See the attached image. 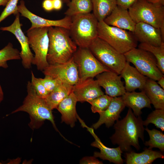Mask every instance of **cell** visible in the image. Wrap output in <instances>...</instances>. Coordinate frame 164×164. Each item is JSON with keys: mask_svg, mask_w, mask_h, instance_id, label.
Masks as SVG:
<instances>
[{"mask_svg": "<svg viewBox=\"0 0 164 164\" xmlns=\"http://www.w3.org/2000/svg\"><path fill=\"white\" fill-rule=\"evenodd\" d=\"M137 41L155 46L161 45L163 41L159 29L142 22L136 23L133 32Z\"/></svg>", "mask_w": 164, "mask_h": 164, "instance_id": "17", "label": "cell"}, {"mask_svg": "<svg viewBox=\"0 0 164 164\" xmlns=\"http://www.w3.org/2000/svg\"><path fill=\"white\" fill-rule=\"evenodd\" d=\"M4 98V93L0 84V103L2 101Z\"/></svg>", "mask_w": 164, "mask_h": 164, "instance_id": "43", "label": "cell"}, {"mask_svg": "<svg viewBox=\"0 0 164 164\" xmlns=\"http://www.w3.org/2000/svg\"><path fill=\"white\" fill-rule=\"evenodd\" d=\"M98 22L93 13L71 17L69 30L71 38L78 47L88 48L92 41L97 36Z\"/></svg>", "mask_w": 164, "mask_h": 164, "instance_id": "4", "label": "cell"}, {"mask_svg": "<svg viewBox=\"0 0 164 164\" xmlns=\"http://www.w3.org/2000/svg\"><path fill=\"white\" fill-rule=\"evenodd\" d=\"M44 78H39L49 94L62 82L59 80L48 75H45Z\"/></svg>", "mask_w": 164, "mask_h": 164, "instance_id": "35", "label": "cell"}, {"mask_svg": "<svg viewBox=\"0 0 164 164\" xmlns=\"http://www.w3.org/2000/svg\"><path fill=\"white\" fill-rule=\"evenodd\" d=\"M97 36L123 54L137 46L133 32L109 25L104 21L98 22Z\"/></svg>", "mask_w": 164, "mask_h": 164, "instance_id": "5", "label": "cell"}, {"mask_svg": "<svg viewBox=\"0 0 164 164\" xmlns=\"http://www.w3.org/2000/svg\"><path fill=\"white\" fill-rule=\"evenodd\" d=\"M118 5L128 9L137 0H116Z\"/></svg>", "mask_w": 164, "mask_h": 164, "instance_id": "37", "label": "cell"}, {"mask_svg": "<svg viewBox=\"0 0 164 164\" xmlns=\"http://www.w3.org/2000/svg\"><path fill=\"white\" fill-rule=\"evenodd\" d=\"M138 48L151 53L156 59L157 66L162 73H164V42L157 46L145 43H140Z\"/></svg>", "mask_w": 164, "mask_h": 164, "instance_id": "28", "label": "cell"}, {"mask_svg": "<svg viewBox=\"0 0 164 164\" xmlns=\"http://www.w3.org/2000/svg\"><path fill=\"white\" fill-rule=\"evenodd\" d=\"M91 132L95 140L91 143V145L99 149L100 150V152H94V157H99L103 160H108L110 162L116 164L123 163L124 160L121 157V154L123 152L119 146L116 148H110L106 147L93 132Z\"/></svg>", "mask_w": 164, "mask_h": 164, "instance_id": "22", "label": "cell"}, {"mask_svg": "<svg viewBox=\"0 0 164 164\" xmlns=\"http://www.w3.org/2000/svg\"><path fill=\"white\" fill-rule=\"evenodd\" d=\"M149 136L150 139L145 141V146H149V149L154 148L159 149L160 151H164V135L162 132L154 128L150 130L147 128H145Z\"/></svg>", "mask_w": 164, "mask_h": 164, "instance_id": "30", "label": "cell"}, {"mask_svg": "<svg viewBox=\"0 0 164 164\" xmlns=\"http://www.w3.org/2000/svg\"><path fill=\"white\" fill-rule=\"evenodd\" d=\"M95 77L99 85L105 90L106 94L112 97L122 96L126 92L121 76L114 72L105 71Z\"/></svg>", "mask_w": 164, "mask_h": 164, "instance_id": "14", "label": "cell"}, {"mask_svg": "<svg viewBox=\"0 0 164 164\" xmlns=\"http://www.w3.org/2000/svg\"><path fill=\"white\" fill-rule=\"evenodd\" d=\"M77 66L80 81L93 78L109 70L94 56L88 48L79 47L73 56Z\"/></svg>", "mask_w": 164, "mask_h": 164, "instance_id": "10", "label": "cell"}, {"mask_svg": "<svg viewBox=\"0 0 164 164\" xmlns=\"http://www.w3.org/2000/svg\"><path fill=\"white\" fill-rule=\"evenodd\" d=\"M88 48L102 65L120 75L127 62L123 54L98 36L92 41Z\"/></svg>", "mask_w": 164, "mask_h": 164, "instance_id": "6", "label": "cell"}, {"mask_svg": "<svg viewBox=\"0 0 164 164\" xmlns=\"http://www.w3.org/2000/svg\"><path fill=\"white\" fill-rule=\"evenodd\" d=\"M147 1L154 3L161 4L164 5V0H146Z\"/></svg>", "mask_w": 164, "mask_h": 164, "instance_id": "41", "label": "cell"}, {"mask_svg": "<svg viewBox=\"0 0 164 164\" xmlns=\"http://www.w3.org/2000/svg\"><path fill=\"white\" fill-rule=\"evenodd\" d=\"M126 152L127 164H150L157 159L164 158V155L161 152L147 148L141 153H136L132 150Z\"/></svg>", "mask_w": 164, "mask_h": 164, "instance_id": "23", "label": "cell"}, {"mask_svg": "<svg viewBox=\"0 0 164 164\" xmlns=\"http://www.w3.org/2000/svg\"><path fill=\"white\" fill-rule=\"evenodd\" d=\"M27 95L22 104L11 113L12 114L19 111L28 113L30 121L29 126L33 130L39 128L45 120L50 121L55 129L56 127L52 113L45 99L39 97L32 87L31 82L28 81L27 85Z\"/></svg>", "mask_w": 164, "mask_h": 164, "instance_id": "3", "label": "cell"}, {"mask_svg": "<svg viewBox=\"0 0 164 164\" xmlns=\"http://www.w3.org/2000/svg\"><path fill=\"white\" fill-rule=\"evenodd\" d=\"M126 61L132 63L141 74L157 81L164 76L158 67L156 58L151 53L135 48L124 54Z\"/></svg>", "mask_w": 164, "mask_h": 164, "instance_id": "9", "label": "cell"}, {"mask_svg": "<svg viewBox=\"0 0 164 164\" xmlns=\"http://www.w3.org/2000/svg\"><path fill=\"white\" fill-rule=\"evenodd\" d=\"M20 59L19 51L14 48L11 43L0 50V67L7 68L8 67V61Z\"/></svg>", "mask_w": 164, "mask_h": 164, "instance_id": "29", "label": "cell"}, {"mask_svg": "<svg viewBox=\"0 0 164 164\" xmlns=\"http://www.w3.org/2000/svg\"><path fill=\"white\" fill-rule=\"evenodd\" d=\"M72 92L77 102H87L89 103L104 94L96 80L93 78L80 81L73 86Z\"/></svg>", "mask_w": 164, "mask_h": 164, "instance_id": "15", "label": "cell"}, {"mask_svg": "<svg viewBox=\"0 0 164 164\" xmlns=\"http://www.w3.org/2000/svg\"><path fill=\"white\" fill-rule=\"evenodd\" d=\"M113 97L103 94L92 100L89 103L91 104L92 112L99 113L105 110L108 107Z\"/></svg>", "mask_w": 164, "mask_h": 164, "instance_id": "32", "label": "cell"}, {"mask_svg": "<svg viewBox=\"0 0 164 164\" xmlns=\"http://www.w3.org/2000/svg\"><path fill=\"white\" fill-rule=\"evenodd\" d=\"M31 83L36 94L41 98L44 99L46 98L49 93L39 78L35 77L32 71H31Z\"/></svg>", "mask_w": 164, "mask_h": 164, "instance_id": "33", "label": "cell"}, {"mask_svg": "<svg viewBox=\"0 0 164 164\" xmlns=\"http://www.w3.org/2000/svg\"><path fill=\"white\" fill-rule=\"evenodd\" d=\"M93 14L98 22L104 21L117 5L116 0H91Z\"/></svg>", "mask_w": 164, "mask_h": 164, "instance_id": "26", "label": "cell"}, {"mask_svg": "<svg viewBox=\"0 0 164 164\" xmlns=\"http://www.w3.org/2000/svg\"><path fill=\"white\" fill-rule=\"evenodd\" d=\"M154 124L157 128L164 131V109H155L148 116L146 119L143 121V125L147 126L149 124Z\"/></svg>", "mask_w": 164, "mask_h": 164, "instance_id": "31", "label": "cell"}, {"mask_svg": "<svg viewBox=\"0 0 164 164\" xmlns=\"http://www.w3.org/2000/svg\"></svg>", "mask_w": 164, "mask_h": 164, "instance_id": "45", "label": "cell"}, {"mask_svg": "<svg viewBox=\"0 0 164 164\" xmlns=\"http://www.w3.org/2000/svg\"><path fill=\"white\" fill-rule=\"evenodd\" d=\"M80 162L82 164H103L102 162L99 161L94 156L84 157L80 160Z\"/></svg>", "mask_w": 164, "mask_h": 164, "instance_id": "36", "label": "cell"}, {"mask_svg": "<svg viewBox=\"0 0 164 164\" xmlns=\"http://www.w3.org/2000/svg\"><path fill=\"white\" fill-rule=\"evenodd\" d=\"M73 87L62 83L48 94L44 99L51 110L56 109L60 102L72 92Z\"/></svg>", "mask_w": 164, "mask_h": 164, "instance_id": "25", "label": "cell"}, {"mask_svg": "<svg viewBox=\"0 0 164 164\" xmlns=\"http://www.w3.org/2000/svg\"><path fill=\"white\" fill-rule=\"evenodd\" d=\"M42 7L46 11H51L53 9L52 0H44L42 2Z\"/></svg>", "mask_w": 164, "mask_h": 164, "instance_id": "38", "label": "cell"}, {"mask_svg": "<svg viewBox=\"0 0 164 164\" xmlns=\"http://www.w3.org/2000/svg\"><path fill=\"white\" fill-rule=\"evenodd\" d=\"M63 2H65L67 3H68L70 1V0H62Z\"/></svg>", "mask_w": 164, "mask_h": 164, "instance_id": "44", "label": "cell"}, {"mask_svg": "<svg viewBox=\"0 0 164 164\" xmlns=\"http://www.w3.org/2000/svg\"><path fill=\"white\" fill-rule=\"evenodd\" d=\"M48 28H36L27 31L29 46L35 55L32 64L43 71L49 65L47 57L49 47Z\"/></svg>", "mask_w": 164, "mask_h": 164, "instance_id": "8", "label": "cell"}, {"mask_svg": "<svg viewBox=\"0 0 164 164\" xmlns=\"http://www.w3.org/2000/svg\"><path fill=\"white\" fill-rule=\"evenodd\" d=\"M15 16V19L11 25L1 27L0 30L9 32L15 36L21 45L20 56L22 65L25 68L29 69L31 67L34 55L31 50L28 37L25 35L22 29V25L20 22V13H17Z\"/></svg>", "mask_w": 164, "mask_h": 164, "instance_id": "12", "label": "cell"}, {"mask_svg": "<svg viewBox=\"0 0 164 164\" xmlns=\"http://www.w3.org/2000/svg\"><path fill=\"white\" fill-rule=\"evenodd\" d=\"M120 75L125 80V87L127 92L134 91L138 89L142 91L148 78L127 61Z\"/></svg>", "mask_w": 164, "mask_h": 164, "instance_id": "19", "label": "cell"}, {"mask_svg": "<svg viewBox=\"0 0 164 164\" xmlns=\"http://www.w3.org/2000/svg\"><path fill=\"white\" fill-rule=\"evenodd\" d=\"M42 72L45 75L50 76L71 86L80 81L77 67L73 56L64 63L49 64Z\"/></svg>", "mask_w": 164, "mask_h": 164, "instance_id": "11", "label": "cell"}, {"mask_svg": "<svg viewBox=\"0 0 164 164\" xmlns=\"http://www.w3.org/2000/svg\"><path fill=\"white\" fill-rule=\"evenodd\" d=\"M164 5L137 0L128 9L135 23L144 22L160 29L164 27Z\"/></svg>", "mask_w": 164, "mask_h": 164, "instance_id": "7", "label": "cell"}, {"mask_svg": "<svg viewBox=\"0 0 164 164\" xmlns=\"http://www.w3.org/2000/svg\"><path fill=\"white\" fill-rule=\"evenodd\" d=\"M114 127L115 132L110 138L113 144L118 145L123 152L132 151L131 146L140 149L139 138L144 142L145 130L141 116H136L129 108L125 117L117 121Z\"/></svg>", "mask_w": 164, "mask_h": 164, "instance_id": "1", "label": "cell"}, {"mask_svg": "<svg viewBox=\"0 0 164 164\" xmlns=\"http://www.w3.org/2000/svg\"><path fill=\"white\" fill-rule=\"evenodd\" d=\"M121 96L125 106L132 110L136 116H141L143 108H151L150 100L143 91L139 92L126 91Z\"/></svg>", "mask_w": 164, "mask_h": 164, "instance_id": "20", "label": "cell"}, {"mask_svg": "<svg viewBox=\"0 0 164 164\" xmlns=\"http://www.w3.org/2000/svg\"><path fill=\"white\" fill-rule=\"evenodd\" d=\"M104 21L109 25L132 32H134L136 24L128 9L118 5Z\"/></svg>", "mask_w": 164, "mask_h": 164, "instance_id": "18", "label": "cell"}, {"mask_svg": "<svg viewBox=\"0 0 164 164\" xmlns=\"http://www.w3.org/2000/svg\"><path fill=\"white\" fill-rule=\"evenodd\" d=\"M49 47L47 57L49 64L64 63L71 58L77 49L68 29L59 27L48 28Z\"/></svg>", "mask_w": 164, "mask_h": 164, "instance_id": "2", "label": "cell"}, {"mask_svg": "<svg viewBox=\"0 0 164 164\" xmlns=\"http://www.w3.org/2000/svg\"><path fill=\"white\" fill-rule=\"evenodd\" d=\"M53 9L59 10L62 8L63 6V1L62 0H52Z\"/></svg>", "mask_w": 164, "mask_h": 164, "instance_id": "39", "label": "cell"}, {"mask_svg": "<svg viewBox=\"0 0 164 164\" xmlns=\"http://www.w3.org/2000/svg\"><path fill=\"white\" fill-rule=\"evenodd\" d=\"M142 91L155 109H164V89L155 81L148 78Z\"/></svg>", "mask_w": 164, "mask_h": 164, "instance_id": "24", "label": "cell"}, {"mask_svg": "<svg viewBox=\"0 0 164 164\" xmlns=\"http://www.w3.org/2000/svg\"><path fill=\"white\" fill-rule=\"evenodd\" d=\"M67 5L68 9L64 14L69 17L90 13L92 11L91 0H71Z\"/></svg>", "mask_w": 164, "mask_h": 164, "instance_id": "27", "label": "cell"}, {"mask_svg": "<svg viewBox=\"0 0 164 164\" xmlns=\"http://www.w3.org/2000/svg\"><path fill=\"white\" fill-rule=\"evenodd\" d=\"M125 107L121 96L113 97L108 108L98 113L99 119L92 127L96 129L103 124L108 128L112 126L115 121L121 118L120 114Z\"/></svg>", "mask_w": 164, "mask_h": 164, "instance_id": "16", "label": "cell"}, {"mask_svg": "<svg viewBox=\"0 0 164 164\" xmlns=\"http://www.w3.org/2000/svg\"><path fill=\"white\" fill-rule=\"evenodd\" d=\"M19 0H10L0 15V23L12 14L15 15L19 13L17 4Z\"/></svg>", "mask_w": 164, "mask_h": 164, "instance_id": "34", "label": "cell"}, {"mask_svg": "<svg viewBox=\"0 0 164 164\" xmlns=\"http://www.w3.org/2000/svg\"><path fill=\"white\" fill-rule=\"evenodd\" d=\"M157 81V83L164 89V76L162 77Z\"/></svg>", "mask_w": 164, "mask_h": 164, "instance_id": "40", "label": "cell"}, {"mask_svg": "<svg viewBox=\"0 0 164 164\" xmlns=\"http://www.w3.org/2000/svg\"><path fill=\"white\" fill-rule=\"evenodd\" d=\"M10 0H0V6H5Z\"/></svg>", "mask_w": 164, "mask_h": 164, "instance_id": "42", "label": "cell"}, {"mask_svg": "<svg viewBox=\"0 0 164 164\" xmlns=\"http://www.w3.org/2000/svg\"><path fill=\"white\" fill-rule=\"evenodd\" d=\"M18 11L21 16L29 19L31 23V26L29 29L36 28L59 27L69 30L71 22V17L66 16L59 20L48 19L39 17L32 12L26 8L23 0L20 2L18 5Z\"/></svg>", "mask_w": 164, "mask_h": 164, "instance_id": "13", "label": "cell"}, {"mask_svg": "<svg viewBox=\"0 0 164 164\" xmlns=\"http://www.w3.org/2000/svg\"><path fill=\"white\" fill-rule=\"evenodd\" d=\"M77 102L72 92L60 102L56 108L61 114L62 122L72 128L75 126L77 120L76 105Z\"/></svg>", "mask_w": 164, "mask_h": 164, "instance_id": "21", "label": "cell"}]
</instances>
